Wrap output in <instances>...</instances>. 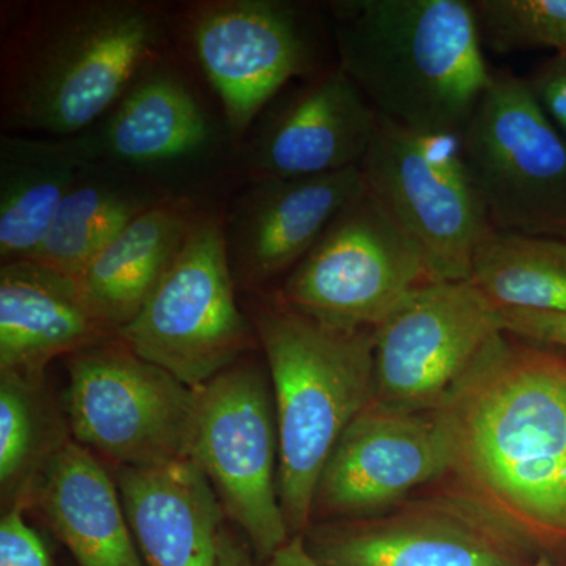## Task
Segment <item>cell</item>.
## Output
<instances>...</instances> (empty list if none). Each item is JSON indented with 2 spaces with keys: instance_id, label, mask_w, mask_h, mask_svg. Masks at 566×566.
Returning <instances> with one entry per match:
<instances>
[{
  "instance_id": "25",
  "label": "cell",
  "mask_w": 566,
  "mask_h": 566,
  "mask_svg": "<svg viewBox=\"0 0 566 566\" xmlns=\"http://www.w3.org/2000/svg\"><path fill=\"white\" fill-rule=\"evenodd\" d=\"M44 378L0 374V486L3 501H25L33 482L70 439L52 411Z\"/></svg>"
},
{
  "instance_id": "23",
  "label": "cell",
  "mask_w": 566,
  "mask_h": 566,
  "mask_svg": "<svg viewBox=\"0 0 566 566\" xmlns=\"http://www.w3.org/2000/svg\"><path fill=\"white\" fill-rule=\"evenodd\" d=\"M164 199L169 197L132 175L87 163L31 260L76 281L134 219Z\"/></svg>"
},
{
  "instance_id": "10",
  "label": "cell",
  "mask_w": 566,
  "mask_h": 566,
  "mask_svg": "<svg viewBox=\"0 0 566 566\" xmlns=\"http://www.w3.org/2000/svg\"><path fill=\"white\" fill-rule=\"evenodd\" d=\"M243 359L199 389L192 460L262 565L293 536L279 499L273 394L263 371Z\"/></svg>"
},
{
  "instance_id": "19",
  "label": "cell",
  "mask_w": 566,
  "mask_h": 566,
  "mask_svg": "<svg viewBox=\"0 0 566 566\" xmlns=\"http://www.w3.org/2000/svg\"><path fill=\"white\" fill-rule=\"evenodd\" d=\"M114 476L145 566H219L227 515L192 458Z\"/></svg>"
},
{
  "instance_id": "30",
  "label": "cell",
  "mask_w": 566,
  "mask_h": 566,
  "mask_svg": "<svg viewBox=\"0 0 566 566\" xmlns=\"http://www.w3.org/2000/svg\"><path fill=\"white\" fill-rule=\"evenodd\" d=\"M219 566H260L243 534L226 526L219 545Z\"/></svg>"
},
{
  "instance_id": "11",
  "label": "cell",
  "mask_w": 566,
  "mask_h": 566,
  "mask_svg": "<svg viewBox=\"0 0 566 566\" xmlns=\"http://www.w3.org/2000/svg\"><path fill=\"white\" fill-rule=\"evenodd\" d=\"M193 61L221 103L227 133L241 144L289 82L318 73L307 10L286 0H205L186 11Z\"/></svg>"
},
{
  "instance_id": "16",
  "label": "cell",
  "mask_w": 566,
  "mask_h": 566,
  "mask_svg": "<svg viewBox=\"0 0 566 566\" xmlns=\"http://www.w3.org/2000/svg\"><path fill=\"white\" fill-rule=\"evenodd\" d=\"M365 192L360 167L305 178L251 180L222 211L237 289L289 275L345 207Z\"/></svg>"
},
{
  "instance_id": "27",
  "label": "cell",
  "mask_w": 566,
  "mask_h": 566,
  "mask_svg": "<svg viewBox=\"0 0 566 566\" xmlns=\"http://www.w3.org/2000/svg\"><path fill=\"white\" fill-rule=\"evenodd\" d=\"M25 501L14 502L0 521V566H54L39 532L29 526Z\"/></svg>"
},
{
  "instance_id": "21",
  "label": "cell",
  "mask_w": 566,
  "mask_h": 566,
  "mask_svg": "<svg viewBox=\"0 0 566 566\" xmlns=\"http://www.w3.org/2000/svg\"><path fill=\"white\" fill-rule=\"evenodd\" d=\"M199 211L189 197L164 199L134 219L76 279L92 311L117 335L150 300Z\"/></svg>"
},
{
  "instance_id": "29",
  "label": "cell",
  "mask_w": 566,
  "mask_h": 566,
  "mask_svg": "<svg viewBox=\"0 0 566 566\" xmlns=\"http://www.w3.org/2000/svg\"><path fill=\"white\" fill-rule=\"evenodd\" d=\"M502 329L523 340L566 349V314L499 308Z\"/></svg>"
},
{
  "instance_id": "20",
  "label": "cell",
  "mask_w": 566,
  "mask_h": 566,
  "mask_svg": "<svg viewBox=\"0 0 566 566\" xmlns=\"http://www.w3.org/2000/svg\"><path fill=\"white\" fill-rule=\"evenodd\" d=\"M31 494L76 566H145L115 476L91 450L70 439L41 468Z\"/></svg>"
},
{
  "instance_id": "15",
  "label": "cell",
  "mask_w": 566,
  "mask_h": 566,
  "mask_svg": "<svg viewBox=\"0 0 566 566\" xmlns=\"http://www.w3.org/2000/svg\"><path fill=\"white\" fill-rule=\"evenodd\" d=\"M376 126L378 114L335 63L268 109L244 145V172L249 180H289L360 167Z\"/></svg>"
},
{
  "instance_id": "7",
  "label": "cell",
  "mask_w": 566,
  "mask_h": 566,
  "mask_svg": "<svg viewBox=\"0 0 566 566\" xmlns=\"http://www.w3.org/2000/svg\"><path fill=\"white\" fill-rule=\"evenodd\" d=\"M365 189L411 241L433 282L469 281L490 218L460 137L412 132L378 117L360 164Z\"/></svg>"
},
{
  "instance_id": "8",
  "label": "cell",
  "mask_w": 566,
  "mask_h": 566,
  "mask_svg": "<svg viewBox=\"0 0 566 566\" xmlns=\"http://www.w3.org/2000/svg\"><path fill=\"white\" fill-rule=\"evenodd\" d=\"M460 147L494 229L566 240V137L524 77L494 69Z\"/></svg>"
},
{
  "instance_id": "17",
  "label": "cell",
  "mask_w": 566,
  "mask_h": 566,
  "mask_svg": "<svg viewBox=\"0 0 566 566\" xmlns=\"http://www.w3.org/2000/svg\"><path fill=\"white\" fill-rule=\"evenodd\" d=\"M71 140L85 161L150 185L147 175L208 158L219 134L196 87L166 55L102 120Z\"/></svg>"
},
{
  "instance_id": "12",
  "label": "cell",
  "mask_w": 566,
  "mask_h": 566,
  "mask_svg": "<svg viewBox=\"0 0 566 566\" xmlns=\"http://www.w3.org/2000/svg\"><path fill=\"white\" fill-rule=\"evenodd\" d=\"M303 538L318 566H534L542 556L460 490L378 516L315 523Z\"/></svg>"
},
{
  "instance_id": "32",
  "label": "cell",
  "mask_w": 566,
  "mask_h": 566,
  "mask_svg": "<svg viewBox=\"0 0 566 566\" xmlns=\"http://www.w3.org/2000/svg\"><path fill=\"white\" fill-rule=\"evenodd\" d=\"M534 566H554V564L549 556L542 554V556L538 557V560L535 562Z\"/></svg>"
},
{
  "instance_id": "18",
  "label": "cell",
  "mask_w": 566,
  "mask_h": 566,
  "mask_svg": "<svg viewBox=\"0 0 566 566\" xmlns=\"http://www.w3.org/2000/svg\"><path fill=\"white\" fill-rule=\"evenodd\" d=\"M112 338L74 279L33 260L0 266V374L44 378L57 357Z\"/></svg>"
},
{
  "instance_id": "5",
  "label": "cell",
  "mask_w": 566,
  "mask_h": 566,
  "mask_svg": "<svg viewBox=\"0 0 566 566\" xmlns=\"http://www.w3.org/2000/svg\"><path fill=\"white\" fill-rule=\"evenodd\" d=\"M117 337L192 389H202L260 346L238 304L222 212L200 208L150 300Z\"/></svg>"
},
{
  "instance_id": "4",
  "label": "cell",
  "mask_w": 566,
  "mask_h": 566,
  "mask_svg": "<svg viewBox=\"0 0 566 566\" xmlns=\"http://www.w3.org/2000/svg\"><path fill=\"white\" fill-rule=\"evenodd\" d=\"M245 314L273 381L283 516L292 536L303 535L327 458L375 400L374 329H334L275 300L252 304Z\"/></svg>"
},
{
  "instance_id": "3",
  "label": "cell",
  "mask_w": 566,
  "mask_h": 566,
  "mask_svg": "<svg viewBox=\"0 0 566 566\" xmlns=\"http://www.w3.org/2000/svg\"><path fill=\"white\" fill-rule=\"evenodd\" d=\"M337 65L378 117L460 137L493 80L469 0L331 3Z\"/></svg>"
},
{
  "instance_id": "22",
  "label": "cell",
  "mask_w": 566,
  "mask_h": 566,
  "mask_svg": "<svg viewBox=\"0 0 566 566\" xmlns=\"http://www.w3.org/2000/svg\"><path fill=\"white\" fill-rule=\"evenodd\" d=\"M71 139L0 136V262L31 260L84 170Z\"/></svg>"
},
{
  "instance_id": "24",
  "label": "cell",
  "mask_w": 566,
  "mask_h": 566,
  "mask_svg": "<svg viewBox=\"0 0 566 566\" xmlns=\"http://www.w3.org/2000/svg\"><path fill=\"white\" fill-rule=\"evenodd\" d=\"M469 281L499 308L566 314V240L493 227L476 245Z\"/></svg>"
},
{
  "instance_id": "28",
  "label": "cell",
  "mask_w": 566,
  "mask_h": 566,
  "mask_svg": "<svg viewBox=\"0 0 566 566\" xmlns=\"http://www.w3.org/2000/svg\"><path fill=\"white\" fill-rule=\"evenodd\" d=\"M524 80L547 117L566 137V57L553 55L546 59Z\"/></svg>"
},
{
  "instance_id": "9",
  "label": "cell",
  "mask_w": 566,
  "mask_h": 566,
  "mask_svg": "<svg viewBox=\"0 0 566 566\" xmlns=\"http://www.w3.org/2000/svg\"><path fill=\"white\" fill-rule=\"evenodd\" d=\"M427 282L433 281L422 256L365 189L283 279L274 300L334 329H375Z\"/></svg>"
},
{
  "instance_id": "13",
  "label": "cell",
  "mask_w": 566,
  "mask_h": 566,
  "mask_svg": "<svg viewBox=\"0 0 566 566\" xmlns=\"http://www.w3.org/2000/svg\"><path fill=\"white\" fill-rule=\"evenodd\" d=\"M501 333L497 305L471 281L423 283L374 329L375 400L438 411Z\"/></svg>"
},
{
  "instance_id": "26",
  "label": "cell",
  "mask_w": 566,
  "mask_h": 566,
  "mask_svg": "<svg viewBox=\"0 0 566 566\" xmlns=\"http://www.w3.org/2000/svg\"><path fill=\"white\" fill-rule=\"evenodd\" d=\"M483 50L553 51L566 57V0H474Z\"/></svg>"
},
{
  "instance_id": "6",
  "label": "cell",
  "mask_w": 566,
  "mask_h": 566,
  "mask_svg": "<svg viewBox=\"0 0 566 566\" xmlns=\"http://www.w3.org/2000/svg\"><path fill=\"white\" fill-rule=\"evenodd\" d=\"M66 416L73 441L117 468L192 458L199 389L117 338L69 357Z\"/></svg>"
},
{
  "instance_id": "14",
  "label": "cell",
  "mask_w": 566,
  "mask_h": 566,
  "mask_svg": "<svg viewBox=\"0 0 566 566\" xmlns=\"http://www.w3.org/2000/svg\"><path fill=\"white\" fill-rule=\"evenodd\" d=\"M452 461L441 412L406 411L374 400L348 424L327 458L316 483L312 520L382 515L403 504L417 488L450 474Z\"/></svg>"
},
{
  "instance_id": "2",
  "label": "cell",
  "mask_w": 566,
  "mask_h": 566,
  "mask_svg": "<svg viewBox=\"0 0 566 566\" xmlns=\"http://www.w3.org/2000/svg\"><path fill=\"white\" fill-rule=\"evenodd\" d=\"M167 55V20L145 0L35 2L3 33L2 134L73 139Z\"/></svg>"
},
{
  "instance_id": "31",
  "label": "cell",
  "mask_w": 566,
  "mask_h": 566,
  "mask_svg": "<svg viewBox=\"0 0 566 566\" xmlns=\"http://www.w3.org/2000/svg\"><path fill=\"white\" fill-rule=\"evenodd\" d=\"M260 566H318L305 549L303 535L293 536L270 560Z\"/></svg>"
},
{
  "instance_id": "1",
  "label": "cell",
  "mask_w": 566,
  "mask_h": 566,
  "mask_svg": "<svg viewBox=\"0 0 566 566\" xmlns=\"http://www.w3.org/2000/svg\"><path fill=\"white\" fill-rule=\"evenodd\" d=\"M460 491L545 554L566 539V356L501 333L441 409Z\"/></svg>"
}]
</instances>
